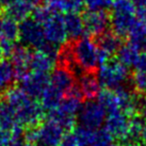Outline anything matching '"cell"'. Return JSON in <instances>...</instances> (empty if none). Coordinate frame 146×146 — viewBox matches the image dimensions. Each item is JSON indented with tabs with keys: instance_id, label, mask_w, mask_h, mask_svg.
<instances>
[{
	"instance_id": "obj_1",
	"label": "cell",
	"mask_w": 146,
	"mask_h": 146,
	"mask_svg": "<svg viewBox=\"0 0 146 146\" xmlns=\"http://www.w3.org/2000/svg\"><path fill=\"white\" fill-rule=\"evenodd\" d=\"M2 97L11 105L17 123L25 128L36 126L43 121L45 110L37 99L30 97L21 86H10Z\"/></svg>"
},
{
	"instance_id": "obj_2",
	"label": "cell",
	"mask_w": 146,
	"mask_h": 146,
	"mask_svg": "<svg viewBox=\"0 0 146 146\" xmlns=\"http://www.w3.org/2000/svg\"><path fill=\"white\" fill-rule=\"evenodd\" d=\"M138 21L137 7L131 0H113L110 13L112 31L122 37H127L130 29Z\"/></svg>"
},
{
	"instance_id": "obj_3",
	"label": "cell",
	"mask_w": 146,
	"mask_h": 146,
	"mask_svg": "<svg viewBox=\"0 0 146 146\" xmlns=\"http://www.w3.org/2000/svg\"><path fill=\"white\" fill-rule=\"evenodd\" d=\"M76 68L80 72H95L98 68V46L91 36L83 35L72 43Z\"/></svg>"
},
{
	"instance_id": "obj_4",
	"label": "cell",
	"mask_w": 146,
	"mask_h": 146,
	"mask_svg": "<svg viewBox=\"0 0 146 146\" xmlns=\"http://www.w3.org/2000/svg\"><path fill=\"white\" fill-rule=\"evenodd\" d=\"M96 75L100 85L105 89L114 90L130 81L129 67L117 59H109L106 63L99 65Z\"/></svg>"
},
{
	"instance_id": "obj_5",
	"label": "cell",
	"mask_w": 146,
	"mask_h": 146,
	"mask_svg": "<svg viewBox=\"0 0 146 146\" xmlns=\"http://www.w3.org/2000/svg\"><path fill=\"white\" fill-rule=\"evenodd\" d=\"M106 117L107 112L98 100L86 99L77 114V122L80 126L90 129H98L102 127Z\"/></svg>"
},
{
	"instance_id": "obj_6",
	"label": "cell",
	"mask_w": 146,
	"mask_h": 146,
	"mask_svg": "<svg viewBox=\"0 0 146 146\" xmlns=\"http://www.w3.org/2000/svg\"><path fill=\"white\" fill-rule=\"evenodd\" d=\"M18 41L21 44L29 48H34L35 50L40 49L42 45L46 42L43 26L31 17H28L25 21H21Z\"/></svg>"
},
{
	"instance_id": "obj_7",
	"label": "cell",
	"mask_w": 146,
	"mask_h": 146,
	"mask_svg": "<svg viewBox=\"0 0 146 146\" xmlns=\"http://www.w3.org/2000/svg\"><path fill=\"white\" fill-rule=\"evenodd\" d=\"M42 26L44 29L46 41L58 45V46H62L68 40L66 30H65L64 15L61 12L53 11L52 15Z\"/></svg>"
},
{
	"instance_id": "obj_8",
	"label": "cell",
	"mask_w": 146,
	"mask_h": 146,
	"mask_svg": "<svg viewBox=\"0 0 146 146\" xmlns=\"http://www.w3.org/2000/svg\"><path fill=\"white\" fill-rule=\"evenodd\" d=\"M64 133L61 126L47 118L37 125V140L31 146H58Z\"/></svg>"
},
{
	"instance_id": "obj_9",
	"label": "cell",
	"mask_w": 146,
	"mask_h": 146,
	"mask_svg": "<svg viewBox=\"0 0 146 146\" xmlns=\"http://www.w3.org/2000/svg\"><path fill=\"white\" fill-rule=\"evenodd\" d=\"M84 25V35L98 36L108 30L110 26V14L108 11H90L82 15Z\"/></svg>"
},
{
	"instance_id": "obj_10",
	"label": "cell",
	"mask_w": 146,
	"mask_h": 146,
	"mask_svg": "<svg viewBox=\"0 0 146 146\" xmlns=\"http://www.w3.org/2000/svg\"><path fill=\"white\" fill-rule=\"evenodd\" d=\"M129 116L121 110H118L107 114L106 121L104 123V128L113 137L114 140H118L124 144L129 129Z\"/></svg>"
},
{
	"instance_id": "obj_11",
	"label": "cell",
	"mask_w": 146,
	"mask_h": 146,
	"mask_svg": "<svg viewBox=\"0 0 146 146\" xmlns=\"http://www.w3.org/2000/svg\"><path fill=\"white\" fill-rule=\"evenodd\" d=\"M18 82L19 86L30 97L40 99L45 89L49 85V75L30 70L21 80H18Z\"/></svg>"
},
{
	"instance_id": "obj_12",
	"label": "cell",
	"mask_w": 146,
	"mask_h": 146,
	"mask_svg": "<svg viewBox=\"0 0 146 146\" xmlns=\"http://www.w3.org/2000/svg\"><path fill=\"white\" fill-rule=\"evenodd\" d=\"M49 83L65 96L77 83L76 75L70 68L58 64L51 70L49 76Z\"/></svg>"
},
{
	"instance_id": "obj_13",
	"label": "cell",
	"mask_w": 146,
	"mask_h": 146,
	"mask_svg": "<svg viewBox=\"0 0 146 146\" xmlns=\"http://www.w3.org/2000/svg\"><path fill=\"white\" fill-rule=\"evenodd\" d=\"M113 91L116 97L118 109L122 112L127 114L129 117L139 113L140 98L133 90L129 89L126 85H123L114 89Z\"/></svg>"
},
{
	"instance_id": "obj_14",
	"label": "cell",
	"mask_w": 146,
	"mask_h": 146,
	"mask_svg": "<svg viewBox=\"0 0 146 146\" xmlns=\"http://www.w3.org/2000/svg\"><path fill=\"white\" fill-rule=\"evenodd\" d=\"M32 57L31 48L23 44L15 45L12 53L10 54L11 63L14 68L15 79L17 81L30 72V61Z\"/></svg>"
},
{
	"instance_id": "obj_15",
	"label": "cell",
	"mask_w": 146,
	"mask_h": 146,
	"mask_svg": "<svg viewBox=\"0 0 146 146\" xmlns=\"http://www.w3.org/2000/svg\"><path fill=\"white\" fill-rule=\"evenodd\" d=\"M77 85L81 91L83 98L95 99L102 91V85L95 72H81L77 76Z\"/></svg>"
},
{
	"instance_id": "obj_16",
	"label": "cell",
	"mask_w": 146,
	"mask_h": 146,
	"mask_svg": "<svg viewBox=\"0 0 146 146\" xmlns=\"http://www.w3.org/2000/svg\"><path fill=\"white\" fill-rule=\"evenodd\" d=\"M32 10L33 5L27 0H14L12 3L5 5L3 13L4 16H8L17 23H21L31 16Z\"/></svg>"
},
{
	"instance_id": "obj_17",
	"label": "cell",
	"mask_w": 146,
	"mask_h": 146,
	"mask_svg": "<svg viewBox=\"0 0 146 146\" xmlns=\"http://www.w3.org/2000/svg\"><path fill=\"white\" fill-rule=\"evenodd\" d=\"M64 25L69 41H76L84 35V25L79 13H65Z\"/></svg>"
},
{
	"instance_id": "obj_18",
	"label": "cell",
	"mask_w": 146,
	"mask_h": 146,
	"mask_svg": "<svg viewBox=\"0 0 146 146\" xmlns=\"http://www.w3.org/2000/svg\"><path fill=\"white\" fill-rule=\"evenodd\" d=\"M57 65V61L50 56L46 54L41 50L32 51V57L30 61V70L35 73L49 74Z\"/></svg>"
},
{
	"instance_id": "obj_19",
	"label": "cell",
	"mask_w": 146,
	"mask_h": 146,
	"mask_svg": "<svg viewBox=\"0 0 146 146\" xmlns=\"http://www.w3.org/2000/svg\"><path fill=\"white\" fill-rule=\"evenodd\" d=\"M97 37V44L98 48L104 50L105 52H107L109 56H113L116 54L117 50L119 47L122 46V37L117 35L114 31H110L107 30L105 32H102V34H99Z\"/></svg>"
},
{
	"instance_id": "obj_20",
	"label": "cell",
	"mask_w": 146,
	"mask_h": 146,
	"mask_svg": "<svg viewBox=\"0 0 146 146\" xmlns=\"http://www.w3.org/2000/svg\"><path fill=\"white\" fill-rule=\"evenodd\" d=\"M18 125L15 111L3 97H0V129L11 131Z\"/></svg>"
},
{
	"instance_id": "obj_21",
	"label": "cell",
	"mask_w": 146,
	"mask_h": 146,
	"mask_svg": "<svg viewBox=\"0 0 146 146\" xmlns=\"http://www.w3.org/2000/svg\"><path fill=\"white\" fill-rule=\"evenodd\" d=\"M63 97L64 95L49 83V85L45 89L42 96L40 97V104L45 111L49 112V111L54 110L60 105Z\"/></svg>"
},
{
	"instance_id": "obj_22",
	"label": "cell",
	"mask_w": 146,
	"mask_h": 146,
	"mask_svg": "<svg viewBox=\"0 0 146 146\" xmlns=\"http://www.w3.org/2000/svg\"><path fill=\"white\" fill-rule=\"evenodd\" d=\"M140 52L141 51L139 50L138 47L128 41L125 44H122V46L119 47L116 52V59L126 66L130 67L134 65Z\"/></svg>"
},
{
	"instance_id": "obj_23",
	"label": "cell",
	"mask_w": 146,
	"mask_h": 146,
	"mask_svg": "<svg viewBox=\"0 0 146 146\" xmlns=\"http://www.w3.org/2000/svg\"><path fill=\"white\" fill-rule=\"evenodd\" d=\"M15 73L11 61L2 60L0 61V96L12 86L15 81Z\"/></svg>"
},
{
	"instance_id": "obj_24",
	"label": "cell",
	"mask_w": 146,
	"mask_h": 146,
	"mask_svg": "<svg viewBox=\"0 0 146 146\" xmlns=\"http://www.w3.org/2000/svg\"><path fill=\"white\" fill-rule=\"evenodd\" d=\"M144 121L142 116H139L138 114H135L133 116H130L129 122V129L127 133L124 145H129L131 143L139 142L141 141V135H142L143 126H144Z\"/></svg>"
},
{
	"instance_id": "obj_25",
	"label": "cell",
	"mask_w": 146,
	"mask_h": 146,
	"mask_svg": "<svg viewBox=\"0 0 146 146\" xmlns=\"http://www.w3.org/2000/svg\"><path fill=\"white\" fill-rule=\"evenodd\" d=\"M18 33H19V23H17L16 21L8 16H4L2 18V24H1L0 38L16 42L18 41Z\"/></svg>"
},
{
	"instance_id": "obj_26",
	"label": "cell",
	"mask_w": 146,
	"mask_h": 146,
	"mask_svg": "<svg viewBox=\"0 0 146 146\" xmlns=\"http://www.w3.org/2000/svg\"><path fill=\"white\" fill-rule=\"evenodd\" d=\"M47 118L56 122L59 126H61L65 132L74 130V128L76 127V123H77L76 116H72L68 114L62 113L57 109L47 112Z\"/></svg>"
},
{
	"instance_id": "obj_27",
	"label": "cell",
	"mask_w": 146,
	"mask_h": 146,
	"mask_svg": "<svg viewBox=\"0 0 146 146\" xmlns=\"http://www.w3.org/2000/svg\"><path fill=\"white\" fill-rule=\"evenodd\" d=\"M97 100L99 104L105 108L107 114L118 111V106L117 102H116V97L114 94L113 90L110 89H105L102 90L97 96Z\"/></svg>"
},
{
	"instance_id": "obj_28",
	"label": "cell",
	"mask_w": 146,
	"mask_h": 146,
	"mask_svg": "<svg viewBox=\"0 0 146 146\" xmlns=\"http://www.w3.org/2000/svg\"><path fill=\"white\" fill-rule=\"evenodd\" d=\"M113 141L114 138L105 128H98L94 130L90 146H112Z\"/></svg>"
},
{
	"instance_id": "obj_29",
	"label": "cell",
	"mask_w": 146,
	"mask_h": 146,
	"mask_svg": "<svg viewBox=\"0 0 146 146\" xmlns=\"http://www.w3.org/2000/svg\"><path fill=\"white\" fill-rule=\"evenodd\" d=\"M131 89L133 90L138 95L146 94V73L135 70L130 78Z\"/></svg>"
},
{
	"instance_id": "obj_30",
	"label": "cell",
	"mask_w": 146,
	"mask_h": 146,
	"mask_svg": "<svg viewBox=\"0 0 146 146\" xmlns=\"http://www.w3.org/2000/svg\"><path fill=\"white\" fill-rule=\"evenodd\" d=\"M25 127L21 125H18L12 130V137L10 139V141L7 143L5 146H31L27 142V140L24 137Z\"/></svg>"
},
{
	"instance_id": "obj_31",
	"label": "cell",
	"mask_w": 146,
	"mask_h": 146,
	"mask_svg": "<svg viewBox=\"0 0 146 146\" xmlns=\"http://www.w3.org/2000/svg\"><path fill=\"white\" fill-rule=\"evenodd\" d=\"M53 11L47 5H35V8H33L31 12V18H33L38 24L43 25L44 23L48 21V18L52 15Z\"/></svg>"
},
{
	"instance_id": "obj_32",
	"label": "cell",
	"mask_w": 146,
	"mask_h": 146,
	"mask_svg": "<svg viewBox=\"0 0 146 146\" xmlns=\"http://www.w3.org/2000/svg\"><path fill=\"white\" fill-rule=\"evenodd\" d=\"M113 0H84V7L90 11H108Z\"/></svg>"
},
{
	"instance_id": "obj_33",
	"label": "cell",
	"mask_w": 146,
	"mask_h": 146,
	"mask_svg": "<svg viewBox=\"0 0 146 146\" xmlns=\"http://www.w3.org/2000/svg\"><path fill=\"white\" fill-rule=\"evenodd\" d=\"M58 146H79V144H78L77 138H76L75 133L68 131V132L64 133Z\"/></svg>"
},
{
	"instance_id": "obj_34",
	"label": "cell",
	"mask_w": 146,
	"mask_h": 146,
	"mask_svg": "<svg viewBox=\"0 0 146 146\" xmlns=\"http://www.w3.org/2000/svg\"><path fill=\"white\" fill-rule=\"evenodd\" d=\"M133 67L135 70L146 73V51L140 52L138 59H137V61H135V63L133 65Z\"/></svg>"
},
{
	"instance_id": "obj_35",
	"label": "cell",
	"mask_w": 146,
	"mask_h": 146,
	"mask_svg": "<svg viewBox=\"0 0 146 146\" xmlns=\"http://www.w3.org/2000/svg\"><path fill=\"white\" fill-rule=\"evenodd\" d=\"M0 45H1V48L3 50L4 57H10V54L12 53L13 49L15 47V42L7 41V40H1L0 38Z\"/></svg>"
},
{
	"instance_id": "obj_36",
	"label": "cell",
	"mask_w": 146,
	"mask_h": 146,
	"mask_svg": "<svg viewBox=\"0 0 146 146\" xmlns=\"http://www.w3.org/2000/svg\"><path fill=\"white\" fill-rule=\"evenodd\" d=\"M11 137H12V133H11V131L0 129V145H1V146H5V145H7V143L10 141Z\"/></svg>"
},
{
	"instance_id": "obj_37",
	"label": "cell",
	"mask_w": 146,
	"mask_h": 146,
	"mask_svg": "<svg viewBox=\"0 0 146 146\" xmlns=\"http://www.w3.org/2000/svg\"><path fill=\"white\" fill-rule=\"evenodd\" d=\"M139 113L141 116L146 119V94L142 99H140V107H139Z\"/></svg>"
},
{
	"instance_id": "obj_38",
	"label": "cell",
	"mask_w": 146,
	"mask_h": 146,
	"mask_svg": "<svg viewBox=\"0 0 146 146\" xmlns=\"http://www.w3.org/2000/svg\"><path fill=\"white\" fill-rule=\"evenodd\" d=\"M141 141L143 143L146 144V122L144 123V126H143V130H142V135H141Z\"/></svg>"
},
{
	"instance_id": "obj_39",
	"label": "cell",
	"mask_w": 146,
	"mask_h": 146,
	"mask_svg": "<svg viewBox=\"0 0 146 146\" xmlns=\"http://www.w3.org/2000/svg\"><path fill=\"white\" fill-rule=\"evenodd\" d=\"M28 2H30V3L32 4L33 7H35V5H38V4H41V2L43 1V0H27Z\"/></svg>"
},
{
	"instance_id": "obj_40",
	"label": "cell",
	"mask_w": 146,
	"mask_h": 146,
	"mask_svg": "<svg viewBox=\"0 0 146 146\" xmlns=\"http://www.w3.org/2000/svg\"><path fill=\"white\" fill-rule=\"evenodd\" d=\"M127 146H146L145 143H143L142 141H139V142H134V143H131L129 145Z\"/></svg>"
},
{
	"instance_id": "obj_41",
	"label": "cell",
	"mask_w": 146,
	"mask_h": 146,
	"mask_svg": "<svg viewBox=\"0 0 146 146\" xmlns=\"http://www.w3.org/2000/svg\"><path fill=\"white\" fill-rule=\"evenodd\" d=\"M14 0H0V2H1V4L2 5H8V4H10V3H12Z\"/></svg>"
},
{
	"instance_id": "obj_42",
	"label": "cell",
	"mask_w": 146,
	"mask_h": 146,
	"mask_svg": "<svg viewBox=\"0 0 146 146\" xmlns=\"http://www.w3.org/2000/svg\"><path fill=\"white\" fill-rule=\"evenodd\" d=\"M4 58V53H3V50L1 48V45H0V61H2Z\"/></svg>"
},
{
	"instance_id": "obj_43",
	"label": "cell",
	"mask_w": 146,
	"mask_h": 146,
	"mask_svg": "<svg viewBox=\"0 0 146 146\" xmlns=\"http://www.w3.org/2000/svg\"><path fill=\"white\" fill-rule=\"evenodd\" d=\"M112 146H125V145H124V144H114V143H113V144H112Z\"/></svg>"
},
{
	"instance_id": "obj_44",
	"label": "cell",
	"mask_w": 146,
	"mask_h": 146,
	"mask_svg": "<svg viewBox=\"0 0 146 146\" xmlns=\"http://www.w3.org/2000/svg\"><path fill=\"white\" fill-rule=\"evenodd\" d=\"M1 24H2V18L0 17V30H1Z\"/></svg>"
},
{
	"instance_id": "obj_45",
	"label": "cell",
	"mask_w": 146,
	"mask_h": 146,
	"mask_svg": "<svg viewBox=\"0 0 146 146\" xmlns=\"http://www.w3.org/2000/svg\"><path fill=\"white\" fill-rule=\"evenodd\" d=\"M1 7H2V4H1V2H0V10H1Z\"/></svg>"
},
{
	"instance_id": "obj_46",
	"label": "cell",
	"mask_w": 146,
	"mask_h": 146,
	"mask_svg": "<svg viewBox=\"0 0 146 146\" xmlns=\"http://www.w3.org/2000/svg\"><path fill=\"white\" fill-rule=\"evenodd\" d=\"M81 1H83V2H84V0H81Z\"/></svg>"
},
{
	"instance_id": "obj_47",
	"label": "cell",
	"mask_w": 146,
	"mask_h": 146,
	"mask_svg": "<svg viewBox=\"0 0 146 146\" xmlns=\"http://www.w3.org/2000/svg\"><path fill=\"white\" fill-rule=\"evenodd\" d=\"M131 1H133V0H131Z\"/></svg>"
},
{
	"instance_id": "obj_48",
	"label": "cell",
	"mask_w": 146,
	"mask_h": 146,
	"mask_svg": "<svg viewBox=\"0 0 146 146\" xmlns=\"http://www.w3.org/2000/svg\"><path fill=\"white\" fill-rule=\"evenodd\" d=\"M0 146H1V145H0Z\"/></svg>"
}]
</instances>
